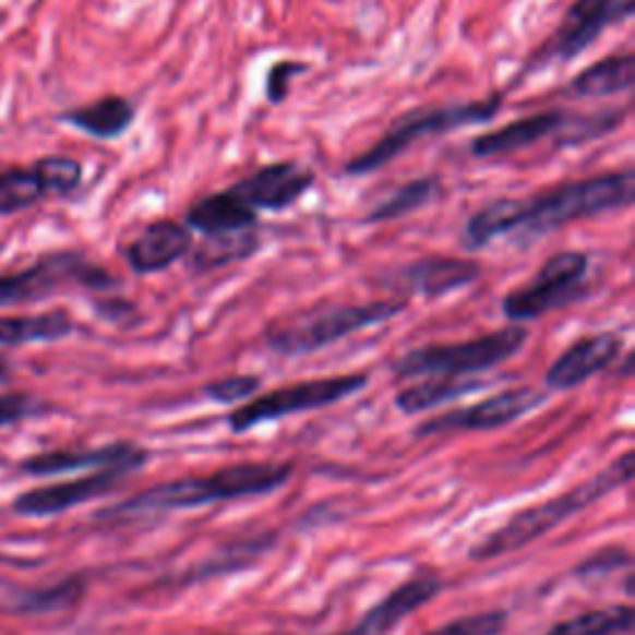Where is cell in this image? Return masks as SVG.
Masks as SVG:
<instances>
[{
	"label": "cell",
	"instance_id": "6da1fadb",
	"mask_svg": "<svg viewBox=\"0 0 635 635\" xmlns=\"http://www.w3.org/2000/svg\"><path fill=\"white\" fill-rule=\"evenodd\" d=\"M633 199L635 171L631 167L564 181L547 192L499 196L469 216L459 241L465 251H484L496 239H519L522 247H529L574 221L623 212Z\"/></svg>",
	"mask_w": 635,
	"mask_h": 635
},
{
	"label": "cell",
	"instance_id": "7a4b0ae2",
	"mask_svg": "<svg viewBox=\"0 0 635 635\" xmlns=\"http://www.w3.org/2000/svg\"><path fill=\"white\" fill-rule=\"evenodd\" d=\"M290 477L288 465H233L214 471L208 477L179 479V482L152 487L147 492L137 494L130 502L112 506L103 516L112 519H130L149 512L167 510H192L214 502H229V499L261 496L284 487Z\"/></svg>",
	"mask_w": 635,
	"mask_h": 635
},
{
	"label": "cell",
	"instance_id": "3957f363",
	"mask_svg": "<svg viewBox=\"0 0 635 635\" xmlns=\"http://www.w3.org/2000/svg\"><path fill=\"white\" fill-rule=\"evenodd\" d=\"M506 95H510V87L499 89V93L494 89V93H489L487 97L469 99V103L415 107V110H407L397 117V120H393V124L387 127V132L373 144V147H368L366 152H360L358 157L346 161L343 171H346L348 177L375 175V171L387 167L390 161L403 157V154L417 142L442 137V134L462 130V127L489 124L499 112H502Z\"/></svg>",
	"mask_w": 635,
	"mask_h": 635
},
{
	"label": "cell",
	"instance_id": "277c9868",
	"mask_svg": "<svg viewBox=\"0 0 635 635\" xmlns=\"http://www.w3.org/2000/svg\"><path fill=\"white\" fill-rule=\"evenodd\" d=\"M407 311L403 298H387V301L370 303H338V305H315L301 313H290L284 321L271 323L263 333V343L286 358L311 356L333 343L346 340L373 325L387 323Z\"/></svg>",
	"mask_w": 635,
	"mask_h": 635
},
{
	"label": "cell",
	"instance_id": "5b68a950",
	"mask_svg": "<svg viewBox=\"0 0 635 635\" xmlns=\"http://www.w3.org/2000/svg\"><path fill=\"white\" fill-rule=\"evenodd\" d=\"M631 477H633V455L625 452L615 465L603 469L601 475L591 477L580 487L571 489V492L561 496H553L549 502L534 506V510L516 514L512 522H506L502 529L494 531L492 537H487L479 547L471 549V559H496L504 556V553L526 547V543H531L534 539H539L547 531H551L553 526L564 524L571 516L588 510V506L596 504L598 499H603L608 492L631 482Z\"/></svg>",
	"mask_w": 635,
	"mask_h": 635
},
{
	"label": "cell",
	"instance_id": "8992f818",
	"mask_svg": "<svg viewBox=\"0 0 635 635\" xmlns=\"http://www.w3.org/2000/svg\"><path fill=\"white\" fill-rule=\"evenodd\" d=\"M526 340H529V328L510 323L506 328L489 331L469 340L415 348L395 360L393 373L400 380L477 375L512 360L516 352H522Z\"/></svg>",
	"mask_w": 635,
	"mask_h": 635
},
{
	"label": "cell",
	"instance_id": "52a82bcc",
	"mask_svg": "<svg viewBox=\"0 0 635 635\" xmlns=\"http://www.w3.org/2000/svg\"><path fill=\"white\" fill-rule=\"evenodd\" d=\"M633 13L635 0H574L549 38L537 45L531 56L524 60L514 85L537 75V72L549 70L551 65H566V62L578 60L601 40L608 28L628 23Z\"/></svg>",
	"mask_w": 635,
	"mask_h": 635
},
{
	"label": "cell",
	"instance_id": "ba28073f",
	"mask_svg": "<svg viewBox=\"0 0 635 635\" xmlns=\"http://www.w3.org/2000/svg\"><path fill=\"white\" fill-rule=\"evenodd\" d=\"M122 280L110 271L97 266L80 251H56L35 261L17 274L0 276V308L38 303L45 298L83 288L93 293H110Z\"/></svg>",
	"mask_w": 635,
	"mask_h": 635
},
{
	"label": "cell",
	"instance_id": "9c48e42d",
	"mask_svg": "<svg viewBox=\"0 0 635 635\" xmlns=\"http://www.w3.org/2000/svg\"><path fill=\"white\" fill-rule=\"evenodd\" d=\"M588 268L591 256L586 251H559L541 263L529 284L510 290L502 298V315L510 323L524 325L553 311H564L571 303L588 296Z\"/></svg>",
	"mask_w": 635,
	"mask_h": 635
},
{
	"label": "cell",
	"instance_id": "30bf717a",
	"mask_svg": "<svg viewBox=\"0 0 635 635\" xmlns=\"http://www.w3.org/2000/svg\"><path fill=\"white\" fill-rule=\"evenodd\" d=\"M368 387L366 373H348V375H331L303 380V383L286 385L271 393L251 397L247 405L236 407L229 415V428L233 432H247L256 424L284 420L288 415L321 410V407L348 400L350 395L360 393Z\"/></svg>",
	"mask_w": 635,
	"mask_h": 635
},
{
	"label": "cell",
	"instance_id": "8fae6325",
	"mask_svg": "<svg viewBox=\"0 0 635 635\" xmlns=\"http://www.w3.org/2000/svg\"><path fill=\"white\" fill-rule=\"evenodd\" d=\"M482 278V263L465 256H422L410 263H403L383 276L385 288L415 293L424 301L447 298L457 290L467 288Z\"/></svg>",
	"mask_w": 635,
	"mask_h": 635
},
{
	"label": "cell",
	"instance_id": "7c38bea8",
	"mask_svg": "<svg viewBox=\"0 0 635 635\" xmlns=\"http://www.w3.org/2000/svg\"><path fill=\"white\" fill-rule=\"evenodd\" d=\"M547 403V393L537 387H512L504 393L487 397V400L465 407V410L447 412L434 420L424 422L420 434H440V432H482L499 430L519 420V417L537 410Z\"/></svg>",
	"mask_w": 635,
	"mask_h": 635
},
{
	"label": "cell",
	"instance_id": "4fadbf2b",
	"mask_svg": "<svg viewBox=\"0 0 635 635\" xmlns=\"http://www.w3.org/2000/svg\"><path fill=\"white\" fill-rule=\"evenodd\" d=\"M315 171L298 161H274L253 169L251 175L236 181L229 192L251 206L253 212H286L311 192Z\"/></svg>",
	"mask_w": 635,
	"mask_h": 635
},
{
	"label": "cell",
	"instance_id": "5bb4252c",
	"mask_svg": "<svg viewBox=\"0 0 635 635\" xmlns=\"http://www.w3.org/2000/svg\"><path fill=\"white\" fill-rule=\"evenodd\" d=\"M625 348L623 333L619 331H601L578 338L576 343L561 352L547 370V387L551 390H574L584 385L586 380L603 373L611 368Z\"/></svg>",
	"mask_w": 635,
	"mask_h": 635
},
{
	"label": "cell",
	"instance_id": "9a60e30c",
	"mask_svg": "<svg viewBox=\"0 0 635 635\" xmlns=\"http://www.w3.org/2000/svg\"><path fill=\"white\" fill-rule=\"evenodd\" d=\"M194 247V233L184 221L157 219L144 226L122 249V256L134 274L154 276L184 261Z\"/></svg>",
	"mask_w": 635,
	"mask_h": 635
},
{
	"label": "cell",
	"instance_id": "2e32d148",
	"mask_svg": "<svg viewBox=\"0 0 635 635\" xmlns=\"http://www.w3.org/2000/svg\"><path fill=\"white\" fill-rule=\"evenodd\" d=\"M130 471L132 469L127 467H110L99 469L89 477L72 479V482L31 489V492H23L15 499L13 512L21 516H56L68 510H75V506L89 502V499L112 492Z\"/></svg>",
	"mask_w": 635,
	"mask_h": 635
},
{
	"label": "cell",
	"instance_id": "e0dca14e",
	"mask_svg": "<svg viewBox=\"0 0 635 635\" xmlns=\"http://www.w3.org/2000/svg\"><path fill=\"white\" fill-rule=\"evenodd\" d=\"M571 117H574V112L566 110H543L519 117V120L506 122L496 127V130L477 134L469 142V152L477 159H492L504 157V154L524 152L543 140H556L568 127Z\"/></svg>",
	"mask_w": 635,
	"mask_h": 635
},
{
	"label": "cell",
	"instance_id": "ac0fdd59",
	"mask_svg": "<svg viewBox=\"0 0 635 635\" xmlns=\"http://www.w3.org/2000/svg\"><path fill=\"white\" fill-rule=\"evenodd\" d=\"M147 462V452L137 444L117 442L107 444V447L83 450V452H50V455H38L25 459L21 469L35 477H50V475H68V471L80 469H110V467H127L137 469Z\"/></svg>",
	"mask_w": 635,
	"mask_h": 635
},
{
	"label": "cell",
	"instance_id": "d6986e66",
	"mask_svg": "<svg viewBox=\"0 0 635 635\" xmlns=\"http://www.w3.org/2000/svg\"><path fill=\"white\" fill-rule=\"evenodd\" d=\"M184 224L192 233L224 236L259 229V212L241 202L229 189L194 199L184 214Z\"/></svg>",
	"mask_w": 635,
	"mask_h": 635
},
{
	"label": "cell",
	"instance_id": "ffe728a7",
	"mask_svg": "<svg viewBox=\"0 0 635 635\" xmlns=\"http://www.w3.org/2000/svg\"><path fill=\"white\" fill-rule=\"evenodd\" d=\"M635 85V52L623 50L615 56H606L586 70H580L574 80L561 87V97L566 99H603L621 93H631Z\"/></svg>",
	"mask_w": 635,
	"mask_h": 635
},
{
	"label": "cell",
	"instance_id": "44dd1931",
	"mask_svg": "<svg viewBox=\"0 0 635 635\" xmlns=\"http://www.w3.org/2000/svg\"><path fill=\"white\" fill-rule=\"evenodd\" d=\"M60 120L89 134V137L110 142L120 140L122 134L130 132V127L137 120V107L124 95H107L95 99V103L60 115Z\"/></svg>",
	"mask_w": 635,
	"mask_h": 635
},
{
	"label": "cell",
	"instance_id": "7402d4cb",
	"mask_svg": "<svg viewBox=\"0 0 635 635\" xmlns=\"http://www.w3.org/2000/svg\"><path fill=\"white\" fill-rule=\"evenodd\" d=\"M440 591V580L434 578H415L407 580L405 586L397 588V591L390 594L383 603L373 608L366 615V621L348 633L340 635H383L390 628H395L397 623H403L407 615L417 608H422L424 603H430Z\"/></svg>",
	"mask_w": 635,
	"mask_h": 635
},
{
	"label": "cell",
	"instance_id": "603a6c76",
	"mask_svg": "<svg viewBox=\"0 0 635 635\" xmlns=\"http://www.w3.org/2000/svg\"><path fill=\"white\" fill-rule=\"evenodd\" d=\"M261 251V233L259 229L236 231L224 236H204L202 243H194L189 256L184 259L192 274L204 276L212 271H219L256 256Z\"/></svg>",
	"mask_w": 635,
	"mask_h": 635
},
{
	"label": "cell",
	"instance_id": "cb8c5ba5",
	"mask_svg": "<svg viewBox=\"0 0 635 635\" xmlns=\"http://www.w3.org/2000/svg\"><path fill=\"white\" fill-rule=\"evenodd\" d=\"M75 333V321L68 311L33 315H0V346L15 348L25 343H58Z\"/></svg>",
	"mask_w": 635,
	"mask_h": 635
},
{
	"label": "cell",
	"instance_id": "d4e9b609",
	"mask_svg": "<svg viewBox=\"0 0 635 635\" xmlns=\"http://www.w3.org/2000/svg\"><path fill=\"white\" fill-rule=\"evenodd\" d=\"M438 192H440L438 177H417L412 181H405V184L397 187L387 199H383V202L370 208V212L360 219V224L378 226V224L405 219V216H410L428 204H432V199L438 196Z\"/></svg>",
	"mask_w": 635,
	"mask_h": 635
},
{
	"label": "cell",
	"instance_id": "484cf974",
	"mask_svg": "<svg viewBox=\"0 0 635 635\" xmlns=\"http://www.w3.org/2000/svg\"><path fill=\"white\" fill-rule=\"evenodd\" d=\"M484 383L479 380H465V378H428L422 383L410 385L397 393L395 405L397 410L405 415H417L424 410H432V407H440L444 403L457 400V397H465L475 390L482 387Z\"/></svg>",
	"mask_w": 635,
	"mask_h": 635
},
{
	"label": "cell",
	"instance_id": "4316f807",
	"mask_svg": "<svg viewBox=\"0 0 635 635\" xmlns=\"http://www.w3.org/2000/svg\"><path fill=\"white\" fill-rule=\"evenodd\" d=\"M50 196L38 165L0 171V216L31 208Z\"/></svg>",
	"mask_w": 635,
	"mask_h": 635
},
{
	"label": "cell",
	"instance_id": "83f0119b",
	"mask_svg": "<svg viewBox=\"0 0 635 635\" xmlns=\"http://www.w3.org/2000/svg\"><path fill=\"white\" fill-rule=\"evenodd\" d=\"M628 115H631V105L606 107V110H598L591 115H574L566 130L553 140V144L564 149V147H580V144L601 140L606 137V134L619 130V127L628 120Z\"/></svg>",
	"mask_w": 635,
	"mask_h": 635
},
{
	"label": "cell",
	"instance_id": "f1b7e54d",
	"mask_svg": "<svg viewBox=\"0 0 635 635\" xmlns=\"http://www.w3.org/2000/svg\"><path fill=\"white\" fill-rule=\"evenodd\" d=\"M633 628V608L613 606L553 625L547 635H623Z\"/></svg>",
	"mask_w": 635,
	"mask_h": 635
},
{
	"label": "cell",
	"instance_id": "f546056e",
	"mask_svg": "<svg viewBox=\"0 0 635 635\" xmlns=\"http://www.w3.org/2000/svg\"><path fill=\"white\" fill-rule=\"evenodd\" d=\"M40 167L45 184H48L50 194L68 196L75 192L83 181V165L77 159L70 157H45L40 161H35Z\"/></svg>",
	"mask_w": 635,
	"mask_h": 635
},
{
	"label": "cell",
	"instance_id": "4dcf8cb0",
	"mask_svg": "<svg viewBox=\"0 0 635 635\" xmlns=\"http://www.w3.org/2000/svg\"><path fill=\"white\" fill-rule=\"evenodd\" d=\"M259 390H261L259 375H229L216 380V383L204 385V395L208 400L219 405H239L249 403L251 397H256Z\"/></svg>",
	"mask_w": 635,
	"mask_h": 635
},
{
	"label": "cell",
	"instance_id": "1f68e13d",
	"mask_svg": "<svg viewBox=\"0 0 635 635\" xmlns=\"http://www.w3.org/2000/svg\"><path fill=\"white\" fill-rule=\"evenodd\" d=\"M308 70H311L308 62H298V60L274 62L266 72V80H263V93H266L268 103L284 105L290 95V83H293L298 75H305Z\"/></svg>",
	"mask_w": 635,
	"mask_h": 635
},
{
	"label": "cell",
	"instance_id": "d6a6232c",
	"mask_svg": "<svg viewBox=\"0 0 635 635\" xmlns=\"http://www.w3.org/2000/svg\"><path fill=\"white\" fill-rule=\"evenodd\" d=\"M506 628V613L502 611H489L467 615V619L452 621L444 628L432 631L430 635H499Z\"/></svg>",
	"mask_w": 635,
	"mask_h": 635
},
{
	"label": "cell",
	"instance_id": "836d02e7",
	"mask_svg": "<svg viewBox=\"0 0 635 635\" xmlns=\"http://www.w3.org/2000/svg\"><path fill=\"white\" fill-rule=\"evenodd\" d=\"M43 410L45 407L31 395H23V393L0 395V428H8V424L28 420V417L38 415Z\"/></svg>",
	"mask_w": 635,
	"mask_h": 635
},
{
	"label": "cell",
	"instance_id": "e575fe53",
	"mask_svg": "<svg viewBox=\"0 0 635 635\" xmlns=\"http://www.w3.org/2000/svg\"><path fill=\"white\" fill-rule=\"evenodd\" d=\"M83 591V586L77 584V580H70V584H62L60 588H52L48 594H38L28 598V611H52V608H60V606H68L75 601V598Z\"/></svg>",
	"mask_w": 635,
	"mask_h": 635
},
{
	"label": "cell",
	"instance_id": "d590c367",
	"mask_svg": "<svg viewBox=\"0 0 635 635\" xmlns=\"http://www.w3.org/2000/svg\"><path fill=\"white\" fill-rule=\"evenodd\" d=\"M97 315H103L107 323L115 325H134L140 321L137 305L124 301V298H107V301H97Z\"/></svg>",
	"mask_w": 635,
	"mask_h": 635
},
{
	"label": "cell",
	"instance_id": "8d00e7d4",
	"mask_svg": "<svg viewBox=\"0 0 635 635\" xmlns=\"http://www.w3.org/2000/svg\"><path fill=\"white\" fill-rule=\"evenodd\" d=\"M8 378H11V368H8L5 358H0V385H5Z\"/></svg>",
	"mask_w": 635,
	"mask_h": 635
}]
</instances>
